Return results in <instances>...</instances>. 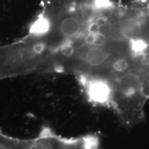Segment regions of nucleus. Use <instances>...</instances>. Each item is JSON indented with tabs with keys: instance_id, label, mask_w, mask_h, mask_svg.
Returning <instances> with one entry per match:
<instances>
[{
	"instance_id": "nucleus-1",
	"label": "nucleus",
	"mask_w": 149,
	"mask_h": 149,
	"mask_svg": "<svg viewBox=\"0 0 149 149\" xmlns=\"http://www.w3.org/2000/svg\"><path fill=\"white\" fill-rule=\"evenodd\" d=\"M115 88L113 109L128 126L141 123L145 119V108L149 99L146 85L134 67L109 74Z\"/></svg>"
},
{
	"instance_id": "nucleus-2",
	"label": "nucleus",
	"mask_w": 149,
	"mask_h": 149,
	"mask_svg": "<svg viewBox=\"0 0 149 149\" xmlns=\"http://www.w3.org/2000/svg\"><path fill=\"white\" fill-rule=\"evenodd\" d=\"M83 86L88 101L96 106L113 109L115 88L109 75L84 72L82 76Z\"/></svg>"
},
{
	"instance_id": "nucleus-3",
	"label": "nucleus",
	"mask_w": 149,
	"mask_h": 149,
	"mask_svg": "<svg viewBox=\"0 0 149 149\" xmlns=\"http://www.w3.org/2000/svg\"><path fill=\"white\" fill-rule=\"evenodd\" d=\"M83 22L77 13L61 15L57 22L56 28L59 36L66 39L75 38L82 31Z\"/></svg>"
},
{
	"instance_id": "nucleus-4",
	"label": "nucleus",
	"mask_w": 149,
	"mask_h": 149,
	"mask_svg": "<svg viewBox=\"0 0 149 149\" xmlns=\"http://www.w3.org/2000/svg\"><path fill=\"white\" fill-rule=\"evenodd\" d=\"M117 31L123 39L130 41L140 37L142 28L138 20L135 18L127 17L118 22Z\"/></svg>"
}]
</instances>
